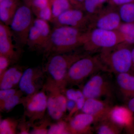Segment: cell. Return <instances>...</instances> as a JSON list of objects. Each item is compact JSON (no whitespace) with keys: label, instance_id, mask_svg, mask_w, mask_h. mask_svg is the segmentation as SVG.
<instances>
[{"label":"cell","instance_id":"1","mask_svg":"<svg viewBox=\"0 0 134 134\" xmlns=\"http://www.w3.org/2000/svg\"><path fill=\"white\" fill-rule=\"evenodd\" d=\"M88 32L75 27L55 26L52 30L50 39L43 53L47 58L56 54L71 52L86 41Z\"/></svg>","mask_w":134,"mask_h":134},{"label":"cell","instance_id":"2","mask_svg":"<svg viewBox=\"0 0 134 134\" xmlns=\"http://www.w3.org/2000/svg\"><path fill=\"white\" fill-rule=\"evenodd\" d=\"M85 55L71 52L49 55L43 68L46 75L45 82L61 90L66 88V77L70 68L74 63Z\"/></svg>","mask_w":134,"mask_h":134},{"label":"cell","instance_id":"3","mask_svg":"<svg viewBox=\"0 0 134 134\" xmlns=\"http://www.w3.org/2000/svg\"><path fill=\"white\" fill-rule=\"evenodd\" d=\"M99 55L105 71L115 74L129 72L133 68L131 50L123 44L101 50Z\"/></svg>","mask_w":134,"mask_h":134},{"label":"cell","instance_id":"4","mask_svg":"<svg viewBox=\"0 0 134 134\" xmlns=\"http://www.w3.org/2000/svg\"><path fill=\"white\" fill-rule=\"evenodd\" d=\"M100 71L106 72L99 55H85L70 68L66 77L67 87L80 85L85 79Z\"/></svg>","mask_w":134,"mask_h":134},{"label":"cell","instance_id":"5","mask_svg":"<svg viewBox=\"0 0 134 134\" xmlns=\"http://www.w3.org/2000/svg\"><path fill=\"white\" fill-rule=\"evenodd\" d=\"M106 73L100 71L92 76L83 86L81 90L86 99L112 100L116 94L115 83Z\"/></svg>","mask_w":134,"mask_h":134},{"label":"cell","instance_id":"6","mask_svg":"<svg viewBox=\"0 0 134 134\" xmlns=\"http://www.w3.org/2000/svg\"><path fill=\"white\" fill-rule=\"evenodd\" d=\"M33 14L31 8L28 5L20 6L9 26L14 40L20 49L27 45L29 31L34 20Z\"/></svg>","mask_w":134,"mask_h":134},{"label":"cell","instance_id":"7","mask_svg":"<svg viewBox=\"0 0 134 134\" xmlns=\"http://www.w3.org/2000/svg\"><path fill=\"white\" fill-rule=\"evenodd\" d=\"M122 43V38L117 30L94 28L88 31L87 38L83 46L85 51L92 52L99 48L102 50L113 48Z\"/></svg>","mask_w":134,"mask_h":134},{"label":"cell","instance_id":"8","mask_svg":"<svg viewBox=\"0 0 134 134\" xmlns=\"http://www.w3.org/2000/svg\"><path fill=\"white\" fill-rule=\"evenodd\" d=\"M47 96L44 88L31 95L24 96L21 104L24 114L32 125L42 119L47 111Z\"/></svg>","mask_w":134,"mask_h":134},{"label":"cell","instance_id":"9","mask_svg":"<svg viewBox=\"0 0 134 134\" xmlns=\"http://www.w3.org/2000/svg\"><path fill=\"white\" fill-rule=\"evenodd\" d=\"M46 80L44 68L41 67L25 69L18 87L25 96L32 95L43 89Z\"/></svg>","mask_w":134,"mask_h":134},{"label":"cell","instance_id":"10","mask_svg":"<svg viewBox=\"0 0 134 134\" xmlns=\"http://www.w3.org/2000/svg\"><path fill=\"white\" fill-rule=\"evenodd\" d=\"M14 38L9 26L0 23V55L9 58L13 64L19 61L21 49L14 46Z\"/></svg>","mask_w":134,"mask_h":134},{"label":"cell","instance_id":"11","mask_svg":"<svg viewBox=\"0 0 134 134\" xmlns=\"http://www.w3.org/2000/svg\"><path fill=\"white\" fill-rule=\"evenodd\" d=\"M89 18L81 10L72 8L60 15L53 23L55 26H69L83 30Z\"/></svg>","mask_w":134,"mask_h":134},{"label":"cell","instance_id":"12","mask_svg":"<svg viewBox=\"0 0 134 134\" xmlns=\"http://www.w3.org/2000/svg\"><path fill=\"white\" fill-rule=\"evenodd\" d=\"M108 117L122 129L134 132V114L127 106L113 105Z\"/></svg>","mask_w":134,"mask_h":134},{"label":"cell","instance_id":"13","mask_svg":"<svg viewBox=\"0 0 134 134\" xmlns=\"http://www.w3.org/2000/svg\"><path fill=\"white\" fill-rule=\"evenodd\" d=\"M67 120L70 134L93 133L92 125L96 122V119L92 115L78 112Z\"/></svg>","mask_w":134,"mask_h":134},{"label":"cell","instance_id":"14","mask_svg":"<svg viewBox=\"0 0 134 134\" xmlns=\"http://www.w3.org/2000/svg\"><path fill=\"white\" fill-rule=\"evenodd\" d=\"M111 101L107 99L87 98L81 111L93 116L96 119V123L108 117L113 106Z\"/></svg>","mask_w":134,"mask_h":134},{"label":"cell","instance_id":"15","mask_svg":"<svg viewBox=\"0 0 134 134\" xmlns=\"http://www.w3.org/2000/svg\"><path fill=\"white\" fill-rule=\"evenodd\" d=\"M99 12L100 13H97V16L93 20L92 25L94 28L112 31L117 30L119 29L121 24L119 12L111 8Z\"/></svg>","mask_w":134,"mask_h":134},{"label":"cell","instance_id":"16","mask_svg":"<svg viewBox=\"0 0 134 134\" xmlns=\"http://www.w3.org/2000/svg\"><path fill=\"white\" fill-rule=\"evenodd\" d=\"M114 83L116 93L122 100L127 103L134 97V75L129 72L115 74Z\"/></svg>","mask_w":134,"mask_h":134},{"label":"cell","instance_id":"17","mask_svg":"<svg viewBox=\"0 0 134 134\" xmlns=\"http://www.w3.org/2000/svg\"><path fill=\"white\" fill-rule=\"evenodd\" d=\"M25 69L23 67L19 65L10 66L0 76L1 90L15 88L18 86Z\"/></svg>","mask_w":134,"mask_h":134},{"label":"cell","instance_id":"18","mask_svg":"<svg viewBox=\"0 0 134 134\" xmlns=\"http://www.w3.org/2000/svg\"><path fill=\"white\" fill-rule=\"evenodd\" d=\"M19 7L16 0H2L0 2L1 22L9 26Z\"/></svg>","mask_w":134,"mask_h":134},{"label":"cell","instance_id":"19","mask_svg":"<svg viewBox=\"0 0 134 134\" xmlns=\"http://www.w3.org/2000/svg\"><path fill=\"white\" fill-rule=\"evenodd\" d=\"M93 129L98 134H119L123 130L108 117L95 123Z\"/></svg>","mask_w":134,"mask_h":134},{"label":"cell","instance_id":"20","mask_svg":"<svg viewBox=\"0 0 134 134\" xmlns=\"http://www.w3.org/2000/svg\"><path fill=\"white\" fill-rule=\"evenodd\" d=\"M31 50L43 53L45 48L44 40L38 29L32 24L29 31L27 45Z\"/></svg>","mask_w":134,"mask_h":134},{"label":"cell","instance_id":"21","mask_svg":"<svg viewBox=\"0 0 134 134\" xmlns=\"http://www.w3.org/2000/svg\"><path fill=\"white\" fill-rule=\"evenodd\" d=\"M45 90L47 96V113L48 117L53 121L66 119V115L60 109L53 94L49 91Z\"/></svg>","mask_w":134,"mask_h":134},{"label":"cell","instance_id":"22","mask_svg":"<svg viewBox=\"0 0 134 134\" xmlns=\"http://www.w3.org/2000/svg\"><path fill=\"white\" fill-rule=\"evenodd\" d=\"M62 91L67 99L73 100L76 102V111L77 113L81 110L86 99L82 90L70 88H67L66 87Z\"/></svg>","mask_w":134,"mask_h":134},{"label":"cell","instance_id":"23","mask_svg":"<svg viewBox=\"0 0 134 134\" xmlns=\"http://www.w3.org/2000/svg\"><path fill=\"white\" fill-rule=\"evenodd\" d=\"M126 46L134 44V23H121L117 30Z\"/></svg>","mask_w":134,"mask_h":134},{"label":"cell","instance_id":"24","mask_svg":"<svg viewBox=\"0 0 134 134\" xmlns=\"http://www.w3.org/2000/svg\"><path fill=\"white\" fill-rule=\"evenodd\" d=\"M24 94L19 89L15 94L0 103V111L1 113H8L12 111L18 105L22 104Z\"/></svg>","mask_w":134,"mask_h":134},{"label":"cell","instance_id":"25","mask_svg":"<svg viewBox=\"0 0 134 134\" xmlns=\"http://www.w3.org/2000/svg\"><path fill=\"white\" fill-rule=\"evenodd\" d=\"M51 5L53 21L66 10L72 8V3L69 0H49Z\"/></svg>","mask_w":134,"mask_h":134},{"label":"cell","instance_id":"26","mask_svg":"<svg viewBox=\"0 0 134 134\" xmlns=\"http://www.w3.org/2000/svg\"><path fill=\"white\" fill-rule=\"evenodd\" d=\"M19 119L12 117H7L1 119L0 134H18V127Z\"/></svg>","mask_w":134,"mask_h":134},{"label":"cell","instance_id":"27","mask_svg":"<svg viewBox=\"0 0 134 134\" xmlns=\"http://www.w3.org/2000/svg\"><path fill=\"white\" fill-rule=\"evenodd\" d=\"M33 24L38 29L43 37L45 45L44 51L49 41L52 30L50 28L48 22L39 18L34 19Z\"/></svg>","mask_w":134,"mask_h":134},{"label":"cell","instance_id":"28","mask_svg":"<svg viewBox=\"0 0 134 134\" xmlns=\"http://www.w3.org/2000/svg\"><path fill=\"white\" fill-rule=\"evenodd\" d=\"M52 120L46 116L42 119L36 121L32 125L30 134H48V128Z\"/></svg>","mask_w":134,"mask_h":134},{"label":"cell","instance_id":"29","mask_svg":"<svg viewBox=\"0 0 134 134\" xmlns=\"http://www.w3.org/2000/svg\"><path fill=\"white\" fill-rule=\"evenodd\" d=\"M119 13L121 21L124 23H134V3L120 5Z\"/></svg>","mask_w":134,"mask_h":134},{"label":"cell","instance_id":"30","mask_svg":"<svg viewBox=\"0 0 134 134\" xmlns=\"http://www.w3.org/2000/svg\"><path fill=\"white\" fill-rule=\"evenodd\" d=\"M48 134H70L68 121L66 119L51 122Z\"/></svg>","mask_w":134,"mask_h":134},{"label":"cell","instance_id":"31","mask_svg":"<svg viewBox=\"0 0 134 134\" xmlns=\"http://www.w3.org/2000/svg\"><path fill=\"white\" fill-rule=\"evenodd\" d=\"M108 0H85L83 7L88 15L94 14L100 11L103 5Z\"/></svg>","mask_w":134,"mask_h":134},{"label":"cell","instance_id":"32","mask_svg":"<svg viewBox=\"0 0 134 134\" xmlns=\"http://www.w3.org/2000/svg\"><path fill=\"white\" fill-rule=\"evenodd\" d=\"M24 115L19 119V124L18 127V134H30L32 124Z\"/></svg>","mask_w":134,"mask_h":134},{"label":"cell","instance_id":"33","mask_svg":"<svg viewBox=\"0 0 134 134\" xmlns=\"http://www.w3.org/2000/svg\"><path fill=\"white\" fill-rule=\"evenodd\" d=\"M50 4L49 0H32L31 8L33 14L36 15L40 10L46 7Z\"/></svg>","mask_w":134,"mask_h":134},{"label":"cell","instance_id":"34","mask_svg":"<svg viewBox=\"0 0 134 134\" xmlns=\"http://www.w3.org/2000/svg\"><path fill=\"white\" fill-rule=\"evenodd\" d=\"M35 15L37 17V18L43 19L48 22H52V14L50 3V5L40 10Z\"/></svg>","mask_w":134,"mask_h":134},{"label":"cell","instance_id":"35","mask_svg":"<svg viewBox=\"0 0 134 134\" xmlns=\"http://www.w3.org/2000/svg\"><path fill=\"white\" fill-rule=\"evenodd\" d=\"M13 64L9 58L2 55H0V76Z\"/></svg>","mask_w":134,"mask_h":134},{"label":"cell","instance_id":"36","mask_svg":"<svg viewBox=\"0 0 134 134\" xmlns=\"http://www.w3.org/2000/svg\"><path fill=\"white\" fill-rule=\"evenodd\" d=\"M19 90V89L18 90L16 88L1 90H0V103H1L14 96Z\"/></svg>","mask_w":134,"mask_h":134},{"label":"cell","instance_id":"37","mask_svg":"<svg viewBox=\"0 0 134 134\" xmlns=\"http://www.w3.org/2000/svg\"><path fill=\"white\" fill-rule=\"evenodd\" d=\"M113 3L115 5H120L129 3H134V0H111Z\"/></svg>","mask_w":134,"mask_h":134},{"label":"cell","instance_id":"38","mask_svg":"<svg viewBox=\"0 0 134 134\" xmlns=\"http://www.w3.org/2000/svg\"><path fill=\"white\" fill-rule=\"evenodd\" d=\"M127 106L134 114V97L127 102Z\"/></svg>","mask_w":134,"mask_h":134},{"label":"cell","instance_id":"39","mask_svg":"<svg viewBox=\"0 0 134 134\" xmlns=\"http://www.w3.org/2000/svg\"><path fill=\"white\" fill-rule=\"evenodd\" d=\"M71 2V3H83L84 1L85 0H69Z\"/></svg>","mask_w":134,"mask_h":134},{"label":"cell","instance_id":"40","mask_svg":"<svg viewBox=\"0 0 134 134\" xmlns=\"http://www.w3.org/2000/svg\"><path fill=\"white\" fill-rule=\"evenodd\" d=\"M131 53H132V62H133V68L134 69V48L131 50Z\"/></svg>","mask_w":134,"mask_h":134},{"label":"cell","instance_id":"41","mask_svg":"<svg viewBox=\"0 0 134 134\" xmlns=\"http://www.w3.org/2000/svg\"><path fill=\"white\" fill-rule=\"evenodd\" d=\"M2 0H0V2L1 1H2Z\"/></svg>","mask_w":134,"mask_h":134}]
</instances>
